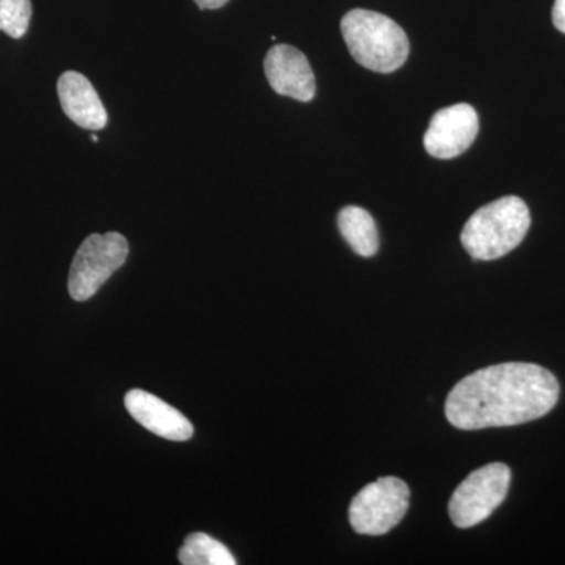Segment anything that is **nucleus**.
I'll list each match as a JSON object with an SVG mask.
<instances>
[{
    "label": "nucleus",
    "mask_w": 565,
    "mask_h": 565,
    "mask_svg": "<svg viewBox=\"0 0 565 565\" xmlns=\"http://www.w3.org/2000/svg\"><path fill=\"white\" fill-rule=\"evenodd\" d=\"M267 81L275 93L300 103H310L316 95L315 73L303 52L288 44H277L264 61Z\"/></svg>",
    "instance_id": "obj_8"
},
{
    "label": "nucleus",
    "mask_w": 565,
    "mask_h": 565,
    "mask_svg": "<svg viewBox=\"0 0 565 565\" xmlns=\"http://www.w3.org/2000/svg\"><path fill=\"white\" fill-rule=\"evenodd\" d=\"M31 20V0H0V31L11 39H22L29 31Z\"/></svg>",
    "instance_id": "obj_13"
},
{
    "label": "nucleus",
    "mask_w": 565,
    "mask_h": 565,
    "mask_svg": "<svg viewBox=\"0 0 565 565\" xmlns=\"http://www.w3.org/2000/svg\"><path fill=\"white\" fill-rule=\"evenodd\" d=\"M125 405L129 414L145 429L172 441H188L192 438L193 426L180 411L154 394L132 390L126 394Z\"/></svg>",
    "instance_id": "obj_9"
},
{
    "label": "nucleus",
    "mask_w": 565,
    "mask_h": 565,
    "mask_svg": "<svg viewBox=\"0 0 565 565\" xmlns=\"http://www.w3.org/2000/svg\"><path fill=\"white\" fill-rule=\"evenodd\" d=\"M511 468L494 462L475 470L457 487L449 500V516L457 527H471L484 522L500 508L511 486Z\"/></svg>",
    "instance_id": "obj_5"
},
{
    "label": "nucleus",
    "mask_w": 565,
    "mask_h": 565,
    "mask_svg": "<svg viewBox=\"0 0 565 565\" xmlns=\"http://www.w3.org/2000/svg\"><path fill=\"white\" fill-rule=\"evenodd\" d=\"M92 140L95 141V143H96V141H98V137H96L95 134H93Z\"/></svg>",
    "instance_id": "obj_16"
},
{
    "label": "nucleus",
    "mask_w": 565,
    "mask_h": 565,
    "mask_svg": "<svg viewBox=\"0 0 565 565\" xmlns=\"http://www.w3.org/2000/svg\"><path fill=\"white\" fill-rule=\"evenodd\" d=\"M338 226L345 243L356 255L371 258L379 252V233L370 212L359 206H345L338 215Z\"/></svg>",
    "instance_id": "obj_11"
},
{
    "label": "nucleus",
    "mask_w": 565,
    "mask_h": 565,
    "mask_svg": "<svg viewBox=\"0 0 565 565\" xmlns=\"http://www.w3.org/2000/svg\"><path fill=\"white\" fill-rule=\"evenodd\" d=\"M180 563L184 565H234L237 563L222 542L204 533L188 535L180 550Z\"/></svg>",
    "instance_id": "obj_12"
},
{
    "label": "nucleus",
    "mask_w": 565,
    "mask_h": 565,
    "mask_svg": "<svg viewBox=\"0 0 565 565\" xmlns=\"http://www.w3.org/2000/svg\"><path fill=\"white\" fill-rule=\"evenodd\" d=\"M57 93L62 109L71 121L92 131L106 128V107L84 74L77 71L63 73L57 82Z\"/></svg>",
    "instance_id": "obj_10"
},
{
    "label": "nucleus",
    "mask_w": 565,
    "mask_h": 565,
    "mask_svg": "<svg viewBox=\"0 0 565 565\" xmlns=\"http://www.w3.org/2000/svg\"><path fill=\"white\" fill-rule=\"evenodd\" d=\"M200 10H217L230 2V0H193Z\"/></svg>",
    "instance_id": "obj_15"
},
{
    "label": "nucleus",
    "mask_w": 565,
    "mask_h": 565,
    "mask_svg": "<svg viewBox=\"0 0 565 565\" xmlns=\"http://www.w3.org/2000/svg\"><path fill=\"white\" fill-rule=\"evenodd\" d=\"M553 24L557 31L565 33V0H556L553 7Z\"/></svg>",
    "instance_id": "obj_14"
},
{
    "label": "nucleus",
    "mask_w": 565,
    "mask_h": 565,
    "mask_svg": "<svg viewBox=\"0 0 565 565\" xmlns=\"http://www.w3.org/2000/svg\"><path fill=\"white\" fill-rule=\"evenodd\" d=\"M129 245L117 232L92 234L82 243L71 264L70 296L77 302L92 299L128 259Z\"/></svg>",
    "instance_id": "obj_4"
},
{
    "label": "nucleus",
    "mask_w": 565,
    "mask_h": 565,
    "mask_svg": "<svg viewBox=\"0 0 565 565\" xmlns=\"http://www.w3.org/2000/svg\"><path fill=\"white\" fill-rule=\"evenodd\" d=\"M559 384L534 363H501L467 375L451 390L446 419L462 430L519 426L555 408Z\"/></svg>",
    "instance_id": "obj_1"
},
{
    "label": "nucleus",
    "mask_w": 565,
    "mask_h": 565,
    "mask_svg": "<svg viewBox=\"0 0 565 565\" xmlns=\"http://www.w3.org/2000/svg\"><path fill=\"white\" fill-rule=\"evenodd\" d=\"M411 504V490L401 479L386 476L356 493L349 509L351 526L359 534L382 535L399 525Z\"/></svg>",
    "instance_id": "obj_6"
},
{
    "label": "nucleus",
    "mask_w": 565,
    "mask_h": 565,
    "mask_svg": "<svg viewBox=\"0 0 565 565\" xmlns=\"http://www.w3.org/2000/svg\"><path fill=\"white\" fill-rule=\"evenodd\" d=\"M478 132V111L470 104H456L434 115L424 134V148L433 158H457L473 145Z\"/></svg>",
    "instance_id": "obj_7"
},
{
    "label": "nucleus",
    "mask_w": 565,
    "mask_h": 565,
    "mask_svg": "<svg viewBox=\"0 0 565 565\" xmlns=\"http://www.w3.org/2000/svg\"><path fill=\"white\" fill-rule=\"evenodd\" d=\"M531 226L526 203L519 196H503L482 206L465 223L460 241L478 262L503 258L523 243Z\"/></svg>",
    "instance_id": "obj_2"
},
{
    "label": "nucleus",
    "mask_w": 565,
    "mask_h": 565,
    "mask_svg": "<svg viewBox=\"0 0 565 565\" xmlns=\"http://www.w3.org/2000/svg\"><path fill=\"white\" fill-rule=\"evenodd\" d=\"M341 32L352 57L364 68L393 73L407 61L411 51L407 35L385 14L370 10L349 11L341 21Z\"/></svg>",
    "instance_id": "obj_3"
}]
</instances>
